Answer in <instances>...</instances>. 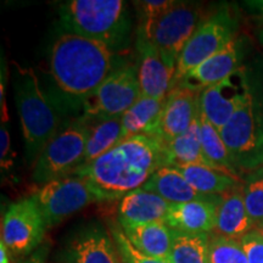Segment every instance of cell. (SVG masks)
I'll use <instances>...</instances> for the list:
<instances>
[{"instance_id":"cell-11","label":"cell","mask_w":263,"mask_h":263,"mask_svg":"<svg viewBox=\"0 0 263 263\" xmlns=\"http://www.w3.org/2000/svg\"><path fill=\"white\" fill-rule=\"evenodd\" d=\"M232 39L233 24L227 12H218L202 21L180 52L173 78V88L190 71L222 50Z\"/></svg>"},{"instance_id":"cell-9","label":"cell","mask_w":263,"mask_h":263,"mask_svg":"<svg viewBox=\"0 0 263 263\" xmlns=\"http://www.w3.org/2000/svg\"><path fill=\"white\" fill-rule=\"evenodd\" d=\"M33 197L41 209L48 228L58 226L84 207L98 201L89 182L74 173L45 184Z\"/></svg>"},{"instance_id":"cell-17","label":"cell","mask_w":263,"mask_h":263,"mask_svg":"<svg viewBox=\"0 0 263 263\" xmlns=\"http://www.w3.org/2000/svg\"><path fill=\"white\" fill-rule=\"evenodd\" d=\"M221 197L213 200L173 203L166 217L167 226L185 234H206L215 232L217 206Z\"/></svg>"},{"instance_id":"cell-4","label":"cell","mask_w":263,"mask_h":263,"mask_svg":"<svg viewBox=\"0 0 263 263\" xmlns=\"http://www.w3.org/2000/svg\"><path fill=\"white\" fill-rule=\"evenodd\" d=\"M67 33L104 43L111 49L126 42L130 21L122 0H70L60 6Z\"/></svg>"},{"instance_id":"cell-16","label":"cell","mask_w":263,"mask_h":263,"mask_svg":"<svg viewBox=\"0 0 263 263\" xmlns=\"http://www.w3.org/2000/svg\"><path fill=\"white\" fill-rule=\"evenodd\" d=\"M200 107V94L176 87L166 99L160 122V139L168 143L189 129Z\"/></svg>"},{"instance_id":"cell-23","label":"cell","mask_w":263,"mask_h":263,"mask_svg":"<svg viewBox=\"0 0 263 263\" xmlns=\"http://www.w3.org/2000/svg\"><path fill=\"white\" fill-rule=\"evenodd\" d=\"M176 168L196 192L203 195L218 196L236 188L239 183L235 174L205 164H185Z\"/></svg>"},{"instance_id":"cell-35","label":"cell","mask_w":263,"mask_h":263,"mask_svg":"<svg viewBox=\"0 0 263 263\" xmlns=\"http://www.w3.org/2000/svg\"><path fill=\"white\" fill-rule=\"evenodd\" d=\"M0 263H9V250L4 242H0Z\"/></svg>"},{"instance_id":"cell-21","label":"cell","mask_w":263,"mask_h":263,"mask_svg":"<svg viewBox=\"0 0 263 263\" xmlns=\"http://www.w3.org/2000/svg\"><path fill=\"white\" fill-rule=\"evenodd\" d=\"M166 104L164 100L141 97L122 115L123 139L133 136L160 138V122Z\"/></svg>"},{"instance_id":"cell-14","label":"cell","mask_w":263,"mask_h":263,"mask_svg":"<svg viewBox=\"0 0 263 263\" xmlns=\"http://www.w3.org/2000/svg\"><path fill=\"white\" fill-rule=\"evenodd\" d=\"M67 263H120L118 251L108 233L91 223L73 235L66 249Z\"/></svg>"},{"instance_id":"cell-18","label":"cell","mask_w":263,"mask_h":263,"mask_svg":"<svg viewBox=\"0 0 263 263\" xmlns=\"http://www.w3.org/2000/svg\"><path fill=\"white\" fill-rule=\"evenodd\" d=\"M172 203L157 194L138 189L123 197L118 205V222L122 228L164 222Z\"/></svg>"},{"instance_id":"cell-32","label":"cell","mask_w":263,"mask_h":263,"mask_svg":"<svg viewBox=\"0 0 263 263\" xmlns=\"http://www.w3.org/2000/svg\"><path fill=\"white\" fill-rule=\"evenodd\" d=\"M248 257V263H263V236L257 230H252L241 240Z\"/></svg>"},{"instance_id":"cell-38","label":"cell","mask_w":263,"mask_h":263,"mask_svg":"<svg viewBox=\"0 0 263 263\" xmlns=\"http://www.w3.org/2000/svg\"><path fill=\"white\" fill-rule=\"evenodd\" d=\"M255 230H257V232L259 233V234H261V235L263 236V222L261 223V224H258L257 227H256Z\"/></svg>"},{"instance_id":"cell-19","label":"cell","mask_w":263,"mask_h":263,"mask_svg":"<svg viewBox=\"0 0 263 263\" xmlns=\"http://www.w3.org/2000/svg\"><path fill=\"white\" fill-rule=\"evenodd\" d=\"M256 228L246 210L242 186L223 194L217 206L215 234L241 240Z\"/></svg>"},{"instance_id":"cell-36","label":"cell","mask_w":263,"mask_h":263,"mask_svg":"<svg viewBox=\"0 0 263 263\" xmlns=\"http://www.w3.org/2000/svg\"><path fill=\"white\" fill-rule=\"evenodd\" d=\"M246 4H248L250 8L258 10L259 12H262V14H263V0H256V2H248V3H246Z\"/></svg>"},{"instance_id":"cell-3","label":"cell","mask_w":263,"mask_h":263,"mask_svg":"<svg viewBox=\"0 0 263 263\" xmlns=\"http://www.w3.org/2000/svg\"><path fill=\"white\" fill-rule=\"evenodd\" d=\"M17 70L16 105L24 134L26 160L28 163H34L60 129V116L54 103L42 89L33 70L21 67Z\"/></svg>"},{"instance_id":"cell-25","label":"cell","mask_w":263,"mask_h":263,"mask_svg":"<svg viewBox=\"0 0 263 263\" xmlns=\"http://www.w3.org/2000/svg\"><path fill=\"white\" fill-rule=\"evenodd\" d=\"M121 117L91 121L93 123L87 121L89 123V137H88L83 163L81 164V167L93 162L123 140Z\"/></svg>"},{"instance_id":"cell-6","label":"cell","mask_w":263,"mask_h":263,"mask_svg":"<svg viewBox=\"0 0 263 263\" xmlns=\"http://www.w3.org/2000/svg\"><path fill=\"white\" fill-rule=\"evenodd\" d=\"M219 132L236 171H252L262 166L263 111L254 97Z\"/></svg>"},{"instance_id":"cell-7","label":"cell","mask_w":263,"mask_h":263,"mask_svg":"<svg viewBox=\"0 0 263 263\" xmlns=\"http://www.w3.org/2000/svg\"><path fill=\"white\" fill-rule=\"evenodd\" d=\"M201 21V11L190 3L176 2L166 14L150 24H140L138 31L155 45L166 64L176 70L180 52Z\"/></svg>"},{"instance_id":"cell-24","label":"cell","mask_w":263,"mask_h":263,"mask_svg":"<svg viewBox=\"0 0 263 263\" xmlns=\"http://www.w3.org/2000/svg\"><path fill=\"white\" fill-rule=\"evenodd\" d=\"M199 114L200 107L189 129L168 143H164V166L177 167L185 166V164L211 166L203 155L201 141H200Z\"/></svg>"},{"instance_id":"cell-2","label":"cell","mask_w":263,"mask_h":263,"mask_svg":"<svg viewBox=\"0 0 263 263\" xmlns=\"http://www.w3.org/2000/svg\"><path fill=\"white\" fill-rule=\"evenodd\" d=\"M49 65L52 80L62 94L81 101L117 70L110 47L67 32L52 44Z\"/></svg>"},{"instance_id":"cell-20","label":"cell","mask_w":263,"mask_h":263,"mask_svg":"<svg viewBox=\"0 0 263 263\" xmlns=\"http://www.w3.org/2000/svg\"><path fill=\"white\" fill-rule=\"evenodd\" d=\"M143 189L163 197L170 203H183L195 200H213L219 196L203 195L196 192L176 167L163 166L154 173Z\"/></svg>"},{"instance_id":"cell-8","label":"cell","mask_w":263,"mask_h":263,"mask_svg":"<svg viewBox=\"0 0 263 263\" xmlns=\"http://www.w3.org/2000/svg\"><path fill=\"white\" fill-rule=\"evenodd\" d=\"M141 98L136 65L120 66L82 101L83 120L121 117Z\"/></svg>"},{"instance_id":"cell-26","label":"cell","mask_w":263,"mask_h":263,"mask_svg":"<svg viewBox=\"0 0 263 263\" xmlns=\"http://www.w3.org/2000/svg\"><path fill=\"white\" fill-rule=\"evenodd\" d=\"M199 130L203 155L210 164L215 168L227 171L236 176V168L230 160L228 149L222 139L221 132L207 120L205 115L202 114L201 107H200L199 114Z\"/></svg>"},{"instance_id":"cell-1","label":"cell","mask_w":263,"mask_h":263,"mask_svg":"<svg viewBox=\"0 0 263 263\" xmlns=\"http://www.w3.org/2000/svg\"><path fill=\"white\" fill-rule=\"evenodd\" d=\"M163 166V141L157 137L133 136L73 173L89 182L98 201H121L143 188Z\"/></svg>"},{"instance_id":"cell-29","label":"cell","mask_w":263,"mask_h":263,"mask_svg":"<svg viewBox=\"0 0 263 263\" xmlns=\"http://www.w3.org/2000/svg\"><path fill=\"white\" fill-rule=\"evenodd\" d=\"M242 194L250 218L257 227L263 222V170L249 177Z\"/></svg>"},{"instance_id":"cell-37","label":"cell","mask_w":263,"mask_h":263,"mask_svg":"<svg viewBox=\"0 0 263 263\" xmlns=\"http://www.w3.org/2000/svg\"><path fill=\"white\" fill-rule=\"evenodd\" d=\"M258 39H259V42L262 43V45H263V25L261 26V28H259V32H258Z\"/></svg>"},{"instance_id":"cell-28","label":"cell","mask_w":263,"mask_h":263,"mask_svg":"<svg viewBox=\"0 0 263 263\" xmlns=\"http://www.w3.org/2000/svg\"><path fill=\"white\" fill-rule=\"evenodd\" d=\"M209 263H248L241 241L222 235H210Z\"/></svg>"},{"instance_id":"cell-12","label":"cell","mask_w":263,"mask_h":263,"mask_svg":"<svg viewBox=\"0 0 263 263\" xmlns=\"http://www.w3.org/2000/svg\"><path fill=\"white\" fill-rule=\"evenodd\" d=\"M252 98L245 70L239 67L232 74L200 94V107L207 120L221 130Z\"/></svg>"},{"instance_id":"cell-33","label":"cell","mask_w":263,"mask_h":263,"mask_svg":"<svg viewBox=\"0 0 263 263\" xmlns=\"http://www.w3.org/2000/svg\"><path fill=\"white\" fill-rule=\"evenodd\" d=\"M6 122L2 123V133H0V141H2V170L3 172H8L10 167L12 166L11 161V141H10V133Z\"/></svg>"},{"instance_id":"cell-30","label":"cell","mask_w":263,"mask_h":263,"mask_svg":"<svg viewBox=\"0 0 263 263\" xmlns=\"http://www.w3.org/2000/svg\"><path fill=\"white\" fill-rule=\"evenodd\" d=\"M112 235L115 242H116L118 255L122 258L123 263H172L171 261H167V259L151 257V256L139 251V250L129 241V239L127 238L126 234H124L123 229L121 230L118 228H114Z\"/></svg>"},{"instance_id":"cell-31","label":"cell","mask_w":263,"mask_h":263,"mask_svg":"<svg viewBox=\"0 0 263 263\" xmlns=\"http://www.w3.org/2000/svg\"><path fill=\"white\" fill-rule=\"evenodd\" d=\"M174 0H144V2H136L138 9L140 10V15L143 16L141 24H150L156 21L163 14L174 5Z\"/></svg>"},{"instance_id":"cell-5","label":"cell","mask_w":263,"mask_h":263,"mask_svg":"<svg viewBox=\"0 0 263 263\" xmlns=\"http://www.w3.org/2000/svg\"><path fill=\"white\" fill-rule=\"evenodd\" d=\"M89 123L83 118L59 129L33 166L32 180L45 184L70 176L83 163Z\"/></svg>"},{"instance_id":"cell-34","label":"cell","mask_w":263,"mask_h":263,"mask_svg":"<svg viewBox=\"0 0 263 263\" xmlns=\"http://www.w3.org/2000/svg\"><path fill=\"white\" fill-rule=\"evenodd\" d=\"M48 248L47 246H41L35 250L33 254L29 255V257L24 263H47Z\"/></svg>"},{"instance_id":"cell-13","label":"cell","mask_w":263,"mask_h":263,"mask_svg":"<svg viewBox=\"0 0 263 263\" xmlns=\"http://www.w3.org/2000/svg\"><path fill=\"white\" fill-rule=\"evenodd\" d=\"M137 76L141 97L164 100L173 89L176 70L170 67L155 45L143 33L137 35Z\"/></svg>"},{"instance_id":"cell-22","label":"cell","mask_w":263,"mask_h":263,"mask_svg":"<svg viewBox=\"0 0 263 263\" xmlns=\"http://www.w3.org/2000/svg\"><path fill=\"white\" fill-rule=\"evenodd\" d=\"M122 229L129 241L139 251L151 257L171 261L174 232L166 222H155Z\"/></svg>"},{"instance_id":"cell-27","label":"cell","mask_w":263,"mask_h":263,"mask_svg":"<svg viewBox=\"0 0 263 263\" xmlns=\"http://www.w3.org/2000/svg\"><path fill=\"white\" fill-rule=\"evenodd\" d=\"M171 252L172 263H209V239L206 234H185L173 230Z\"/></svg>"},{"instance_id":"cell-15","label":"cell","mask_w":263,"mask_h":263,"mask_svg":"<svg viewBox=\"0 0 263 263\" xmlns=\"http://www.w3.org/2000/svg\"><path fill=\"white\" fill-rule=\"evenodd\" d=\"M239 68V48L234 38L222 50L190 71L177 87L201 94ZM174 89V88H173Z\"/></svg>"},{"instance_id":"cell-10","label":"cell","mask_w":263,"mask_h":263,"mask_svg":"<svg viewBox=\"0 0 263 263\" xmlns=\"http://www.w3.org/2000/svg\"><path fill=\"white\" fill-rule=\"evenodd\" d=\"M47 223L34 197L11 203L2 222V241L16 256L33 254L41 245Z\"/></svg>"}]
</instances>
